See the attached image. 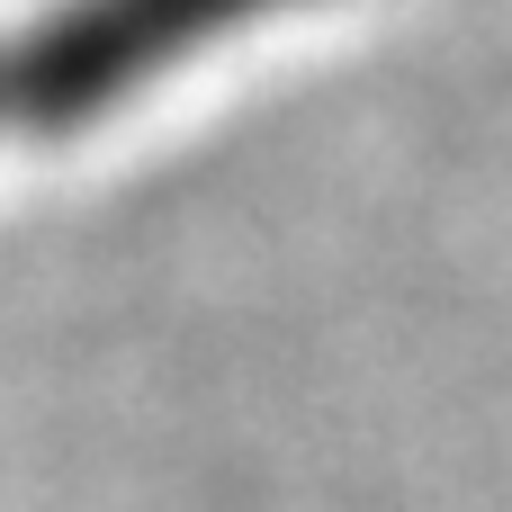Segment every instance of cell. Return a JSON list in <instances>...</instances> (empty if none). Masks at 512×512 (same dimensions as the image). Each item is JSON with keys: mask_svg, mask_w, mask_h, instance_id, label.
Returning a JSON list of instances; mask_svg holds the SVG:
<instances>
[{"mask_svg": "<svg viewBox=\"0 0 512 512\" xmlns=\"http://www.w3.org/2000/svg\"><path fill=\"white\" fill-rule=\"evenodd\" d=\"M252 9H270V0H72L63 18H45L18 45L0 90L36 126H81L108 99H126L153 63L189 54L198 36H216Z\"/></svg>", "mask_w": 512, "mask_h": 512, "instance_id": "cell-1", "label": "cell"}]
</instances>
